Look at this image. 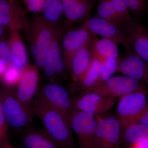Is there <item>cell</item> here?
Instances as JSON below:
<instances>
[{
    "mask_svg": "<svg viewBox=\"0 0 148 148\" xmlns=\"http://www.w3.org/2000/svg\"><path fill=\"white\" fill-rule=\"evenodd\" d=\"M33 110L40 120L45 129L62 148H74L71 123L38 91L34 100Z\"/></svg>",
    "mask_w": 148,
    "mask_h": 148,
    "instance_id": "1",
    "label": "cell"
},
{
    "mask_svg": "<svg viewBox=\"0 0 148 148\" xmlns=\"http://www.w3.org/2000/svg\"><path fill=\"white\" fill-rule=\"evenodd\" d=\"M46 21L39 14H34L25 30L36 65L42 70L48 51L57 30L61 26Z\"/></svg>",
    "mask_w": 148,
    "mask_h": 148,
    "instance_id": "2",
    "label": "cell"
},
{
    "mask_svg": "<svg viewBox=\"0 0 148 148\" xmlns=\"http://www.w3.org/2000/svg\"><path fill=\"white\" fill-rule=\"evenodd\" d=\"M145 90L128 93L120 97L116 116L122 128L138 123L148 107Z\"/></svg>",
    "mask_w": 148,
    "mask_h": 148,
    "instance_id": "3",
    "label": "cell"
},
{
    "mask_svg": "<svg viewBox=\"0 0 148 148\" xmlns=\"http://www.w3.org/2000/svg\"><path fill=\"white\" fill-rule=\"evenodd\" d=\"M87 19L79 27L64 29L61 38V50L68 71L74 54L80 49L90 43L95 36L88 28Z\"/></svg>",
    "mask_w": 148,
    "mask_h": 148,
    "instance_id": "4",
    "label": "cell"
},
{
    "mask_svg": "<svg viewBox=\"0 0 148 148\" xmlns=\"http://www.w3.org/2000/svg\"><path fill=\"white\" fill-rule=\"evenodd\" d=\"M94 148H119L122 127L117 118L96 116Z\"/></svg>",
    "mask_w": 148,
    "mask_h": 148,
    "instance_id": "5",
    "label": "cell"
},
{
    "mask_svg": "<svg viewBox=\"0 0 148 148\" xmlns=\"http://www.w3.org/2000/svg\"><path fill=\"white\" fill-rule=\"evenodd\" d=\"M71 126L77 135L80 148H94L96 117L73 108L71 118Z\"/></svg>",
    "mask_w": 148,
    "mask_h": 148,
    "instance_id": "6",
    "label": "cell"
},
{
    "mask_svg": "<svg viewBox=\"0 0 148 148\" xmlns=\"http://www.w3.org/2000/svg\"><path fill=\"white\" fill-rule=\"evenodd\" d=\"M39 75L35 65H29L22 72L16 96L30 114L34 116L33 104L38 90Z\"/></svg>",
    "mask_w": 148,
    "mask_h": 148,
    "instance_id": "7",
    "label": "cell"
},
{
    "mask_svg": "<svg viewBox=\"0 0 148 148\" xmlns=\"http://www.w3.org/2000/svg\"><path fill=\"white\" fill-rule=\"evenodd\" d=\"M38 92L71 123L74 99L63 86L58 83L49 82L41 86Z\"/></svg>",
    "mask_w": 148,
    "mask_h": 148,
    "instance_id": "8",
    "label": "cell"
},
{
    "mask_svg": "<svg viewBox=\"0 0 148 148\" xmlns=\"http://www.w3.org/2000/svg\"><path fill=\"white\" fill-rule=\"evenodd\" d=\"M145 86L133 78L123 75L112 77L103 84L90 91L115 99L135 91L145 90Z\"/></svg>",
    "mask_w": 148,
    "mask_h": 148,
    "instance_id": "9",
    "label": "cell"
},
{
    "mask_svg": "<svg viewBox=\"0 0 148 148\" xmlns=\"http://www.w3.org/2000/svg\"><path fill=\"white\" fill-rule=\"evenodd\" d=\"M2 105L6 122L10 127L20 132L33 125V116L22 106L16 95H8L4 98Z\"/></svg>",
    "mask_w": 148,
    "mask_h": 148,
    "instance_id": "10",
    "label": "cell"
},
{
    "mask_svg": "<svg viewBox=\"0 0 148 148\" xmlns=\"http://www.w3.org/2000/svg\"><path fill=\"white\" fill-rule=\"evenodd\" d=\"M114 104V98L105 97L92 91L80 93L73 101L74 108L95 116L107 113Z\"/></svg>",
    "mask_w": 148,
    "mask_h": 148,
    "instance_id": "11",
    "label": "cell"
},
{
    "mask_svg": "<svg viewBox=\"0 0 148 148\" xmlns=\"http://www.w3.org/2000/svg\"><path fill=\"white\" fill-rule=\"evenodd\" d=\"M28 22L21 2L16 0H0V24L9 29L24 30Z\"/></svg>",
    "mask_w": 148,
    "mask_h": 148,
    "instance_id": "12",
    "label": "cell"
},
{
    "mask_svg": "<svg viewBox=\"0 0 148 148\" xmlns=\"http://www.w3.org/2000/svg\"><path fill=\"white\" fill-rule=\"evenodd\" d=\"M87 27L92 34L109 39L125 48L130 52L127 35L120 29L98 16H89L87 19Z\"/></svg>",
    "mask_w": 148,
    "mask_h": 148,
    "instance_id": "13",
    "label": "cell"
},
{
    "mask_svg": "<svg viewBox=\"0 0 148 148\" xmlns=\"http://www.w3.org/2000/svg\"><path fill=\"white\" fill-rule=\"evenodd\" d=\"M65 20L64 29L84 22L89 17L94 5L93 0H62Z\"/></svg>",
    "mask_w": 148,
    "mask_h": 148,
    "instance_id": "14",
    "label": "cell"
},
{
    "mask_svg": "<svg viewBox=\"0 0 148 148\" xmlns=\"http://www.w3.org/2000/svg\"><path fill=\"white\" fill-rule=\"evenodd\" d=\"M120 58L117 72L133 78L148 86V63L132 51Z\"/></svg>",
    "mask_w": 148,
    "mask_h": 148,
    "instance_id": "15",
    "label": "cell"
},
{
    "mask_svg": "<svg viewBox=\"0 0 148 148\" xmlns=\"http://www.w3.org/2000/svg\"><path fill=\"white\" fill-rule=\"evenodd\" d=\"M20 133L21 148H62L45 129L32 125Z\"/></svg>",
    "mask_w": 148,
    "mask_h": 148,
    "instance_id": "16",
    "label": "cell"
},
{
    "mask_svg": "<svg viewBox=\"0 0 148 148\" xmlns=\"http://www.w3.org/2000/svg\"><path fill=\"white\" fill-rule=\"evenodd\" d=\"M64 31V25L59 27L48 51L42 70L46 79L49 82H56V67L58 61L63 58L61 53V40Z\"/></svg>",
    "mask_w": 148,
    "mask_h": 148,
    "instance_id": "17",
    "label": "cell"
},
{
    "mask_svg": "<svg viewBox=\"0 0 148 148\" xmlns=\"http://www.w3.org/2000/svg\"><path fill=\"white\" fill-rule=\"evenodd\" d=\"M90 43L76 51L70 62L68 72L74 88L84 75L92 60Z\"/></svg>",
    "mask_w": 148,
    "mask_h": 148,
    "instance_id": "18",
    "label": "cell"
},
{
    "mask_svg": "<svg viewBox=\"0 0 148 148\" xmlns=\"http://www.w3.org/2000/svg\"><path fill=\"white\" fill-rule=\"evenodd\" d=\"M130 50L148 63V30L137 20L127 34Z\"/></svg>",
    "mask_w": 148,
    "mask_h": 148,
    "instance_id": "19",
    "label": "cell"
},
{
    "mask_svg": "<svg viewBox=\"0 0 148 148\" xmlns=\"http://www.w3.org/2000/svg\"><path fill=\"white\" fill-rule=\"evenodd\" d=\"M105 68L104 63L98 58L92 56L89 67L76 85L74 88L80 93L89 92L95 86V84Z\"/></svg>",
    "mask_w": 148,
    "mask_h": 148,
    "instance_id": "20",
    "label": "cell"
},
{
    "mask_svg": "<svg viewBox=\"0 0 148 148\" xmlns=\"http://www.w3.org/2000/svg\"><path fill=\"white\" fill-rule=\"evenodd\" d=\"M118 45L112 40L103 38L99 39L95 36L90 45L92 56L103 62L108 58L119 60Z\"/></svg>",
    "mask_w": 148,
    "mask_h": 148,
    "instance_id": "21",
    "label": "cell"
},
{
    "mask_svg": "<svg viewBox=\"0 0 148 148\" xmlns=\"http://www.w3.org/2000/svg\"><path fill=\"white\" fill-rule=\"evenodd\" d=\"M97 11L98 16L117 27L127 35V27L117 13L110 0H98Z\"/></svg>",
    "mask_w": 148,
    "mask_h": 148,
    "instance_id": "22",
    "label": "cell"
},
{
    "mask_svg": "<svg viewBox=\"0 0 148 148\" xmlns=\"http://www.w3.org/2000/svg\"><path fill=\"white\" fill-rule=\"evenodd\" d=\"M19 30L10 29L8 44L11 53L18 58L21 63V71H24L28 65V55Z\"/></svg>",
    "mask_w": 148,
    "mask_h": 148,
    "instance_id": "23",
    "label": "cell"
},
{
    "mask_svg": "<svg viewBox=\"0 0 148 148\" xmlns=\"http://www.w3.org/2000/svg\"><path fill=\"white\" fill-rule=\"evenodd\" d=\"M41 16L46 21L56 25L63 24L64 16L62 0H46Z\"/></svg>",
    "mask_w": 148,
    "mask_h": 148,
    "instance_id": "24",
    "label": "cell"
},
{
    "mask_svg": "<svg viewBox=\"0 0 148 148\" xmlns=\"http://www.w3.org/2000/svg\"><path fill=\"white\" fill-rule=\"evenodd\" d=\"M123 139L130 146L148 138V125L138 122L124 129Z\"/></svg>",
    "mask_w": 148,
    "mask_h": 148,
    "instance_id": "25",
    "label": "cell"
},
{
    "mask_svg": "<svg viewBox=\"0 0 148 148\" xmlns=\"http://www.w3.org/2000/svg\"><path fill=\"white\" fill-rule=\"evenodd\" d=\"M119 61L114 58H108L103 62L105 66L104 71L92 89L103 84L113 77L114 74L117 71Z\"/></svg>",
    "mask_w": 148,
    "mask_h": 148,
    "instance_id": "26",
    "label": "cell"
},
{
    "mask_svg": "<svg viewBox=\"0 0 148 148\" xmlns=\"http://www.w3.org/2000/svg\"><path fill=\"white\" fill-rule=\"evenodd\" d=\"M127 6L130 12L135 16L140 17L147 9L148 0H122Z\"/></svg>",
    "mask_w": 148,
    "mask_h": 148,
    "instance_id": "27",
    "label": "cell"
},
{
    "mask_svg": "<svg viewBox=\"0 0 148 148\" xmlns=\"http://www.w3.org/2000/svg\"><path fill=\"white\" fill-rule=\"evenodd\" d=\"M22 72L17 69L8 68L2 75V80L5 84L14 86L18 85V82L21 78Z\"/></svg>",
    "mask_w": 148,
    "mask_h": 148,
    "instance_id": "28",
    "label": "cell"
},
{
    "mask_svg": "<svg viewBox=\"0 0 148 148\" xmlns=\"http://www.w3.org/2000/svg\"><path fill=\"white\" fill-rule=\"evenodd\" d=\"M46 0H24L27 10L34 14L42 11Z\"/></svg>",
    "mask_w": 148,
    "mask_h": 148,
    "instance_id": "29",
    "label": "cell"
},
{
    "mask_svg": "<svg viewBox=\"0 0 148 148\" xmlns=\"http://www.w3.org/2000/svg\"><path fill=\"white\" fill-rule=\"evenodd\" d=\"M8 68L17 69L22 72L21 63L20 60L11 53L1 57Z\"/></svg>",
    "mask_w": 148,
    "mask_h": 148,
    "instance_id": "30",
    "label": "cell"
},
{
    "mask_svg": "<svg viewBox=\"0 0 148 148\" xmlns=\"http://www.w3.org/2000/svg\"><path fill=\"white\" fill-rule=\"evenodd\" d=\"M11 53L10 48L8 43L3 40H0V57Z\"/></svg>",
    "mask_w": 148,
    "mask_h": 148,
    "instance_id": "31",
    "label": "cell"
},
{
    "mask_svg": "<svg viewBox=\"0 0 148 148\" xmlns=\"http://www.w3.org/2000/svg\"><path fill=\"white\" fill-rule=\"evenodd\" d=\"M130 148H148V138L140 140L130 146Z\"/></svg>",
    "mask_w": 148,
    "mask_h": 148,
    "instance_id": "32",
    "label": "cell"
},
{
    "mask_svg": "<svg viewBox=\"0 0 148 148\" xmlns=\"http://www.w3.org/2000/svg\"><path fill=\"white\" fill-rule=\"evenodd\" d=\"M5 121L2 103L1 101H0V129H2L3 127Z\"/></svg>",
    "mask_w": 148,
    "mask_h": 148,
    "instance_id": "33",
    "label": "cell"
},
{
    "mask_svg": "<svg viewBox=\"0 0 148 148\" xmlns=\"http://www.w3.org/2000/svg\"><path fill=\"white\" fill-rule=\"evenodd\" d=\"M10 29L3 27L0 24V39L3 38L9 35Z\"/></svg>",
    "mask_w": 148,
    "mask_h": 148,
    "instance_id": "34",
    "label": "cell"
},
{
    "mask_svg": "<svg viewBox=\"0 0 148 148\" xmlns=\"http://www.w3.org/2000/svg\"><path fill=\"white\" fill-rule=\"evenodd\" d=\"M138 122L148 125V107L146 109L145 112L143 113V115L140 118V120Z\"/></svg>",
    "mask_w": 148,
    "mask_h": 148,
    "instance_id": "35",
    "label": "cell"
},
{
    "mask_svg": "<svg viewBox=\"0 0 148 148\" xmlns=\"http://www.w3.org/2000/svg\"><path fill=\"white\" fill-rule=\"evenodd\" d=\"M7 68L6 64L0 57V76H1L4 73Z\"/></svg>",
    "mask_w": 148,
    "mask_h": 148,
    "instance_id": "36",
    "label": "cell"
},
{
    "mask_svg": "<svg viewBox=\"0 0 148 148\" xmlns=\"http://www.w3.org/2000/svg\"><path fill=\"white\" fill-rule=\"evenodd\" d=\"M5 148H13L12 147H5Z\"/></svg>",
    "mask_w": 148,
    "mask_h": 148,
    "instance_id": "37",
    "label": "cell"
},
{
    "mask_svg": "<svg viewBox=\"0 0 148 148\" xmlns=\"http://www.w3.org/2000/svg\"><path fill=\"white\" fill-rule=\"evenodd\" d=\"M16 1H18L20 2H21V0H16Z\"/></svg>",
    "mask_w": 148,
    "mask_h": 148,
    "instance_id": "38",
    "label": "cell"
}]
</instances>
